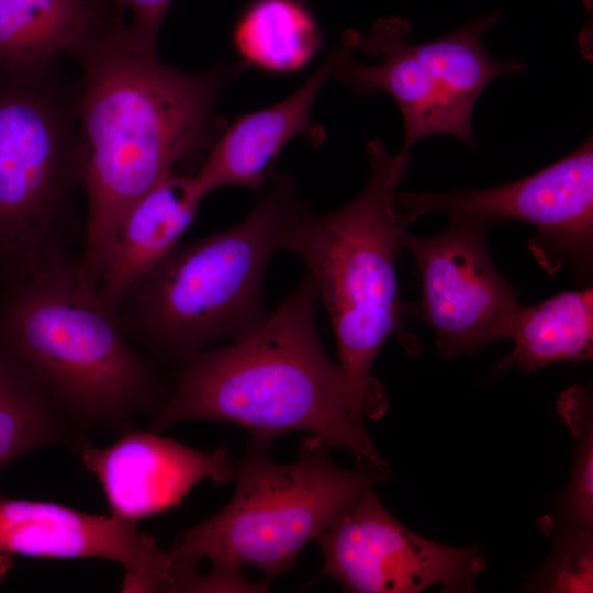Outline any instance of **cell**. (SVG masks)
Listing matches in <instances>:
<instances>
[{
	"instance_id": "13",
	"label": "cell",
	"mask_w": 593,
	"mask_h": 593,
	"mask_svg": "<svg viewBox=\"0 0 593 593\" xmlns=\"http://www.w3.org/2000/svg\"><path fill=\"white\" fill-rule=\"evenodd\" d=\"M75 451L98 480L111 514L134 522L177 506L204 479L221 484L234 474L227 448L199 451L150 429H127L107 447L85 440Z\"/></svg>"
},
{
	"instance_id": "4",
	"label": "cell",
	"mask_w": 593,
	"mask_h": 593,
	"mask_svg": "<svg viewBox=\"0 0 593 593\" xmlns=\"http://www.w3.org/2000/svg\"><path fill=\"white\" fill-rule=\"evenodd\" d=\"M0 346L80 433L127 430L138 415H154L168 394L154 362L128 340L97 289L80 279L76 261L7 286Z\"/></svg>"
},
{
	"instance_id": "7",
	"label": "cell",
	"mask_w": 593,
	"mask_h": 593,
	"mask_svg": "<svg viewBox=\"0 0 593 593\" xmlns=\"http://www.w3.org/2000/svg\"><path fill=\"white\" fill-rule=\"evenodd\" d=\"M329 450L310 436L293 462L278 463L267 456L268 447L250 444L234 468V496L216 515L177 536L168 549L174 561L194 574L208 560L212 573L243 588L253 585L240 575L243 567L259 569L266 580L288 570L309 541L388 479L387 468L339 467Z\"/></svg>"
},
{
	"instance_id": "2",
	"label": "cell",
	"mask_w": 593,
	"mask_h": 593,
	"mask_svg": "<svg viewBox=\"0 0 593 593\" xmlns=\"http://www.w3.org/2000/svg\"><path fill=\"white\" fill-rule=\"evenodd\" d=\"M318 293L307 272L250 334L203 350L179 368L149 429L183 422L242 425L250 444L307 432L346 449L362 466L387 468L355 411L339 363L324 351L316 324Z\"/></svg>"
},
{
	"instance_id": "11",
	"label": "cell",
	"mask_w": 593,
	"mask_h": 593,
	"mask_svg": "<svg viewBox=\"0 0 593 593\" xmlns=\"http://www.w3.org/2000/svg\"><path fill=\"white\" fill-rule=\"evenodd\" d=\"M0 552L36 558H102L124 570L123 592H177L168 549L118 515L53 502L0 497Z\"/></svg>"
},
{
	"instance_id": "19",
	"label": "cell",
	"mask_w": 593,
	"mask_h": 593,
	"mask_svg": "<svg viewBox=\"0 0 593 593\" xmlns=\"http://www.w3.org/2000/svg\"><path fill=\"white\" fill-rule=\"evenodd\" d=\"M85 438L33 376L0 346V473L45 446L74 450Z\"/></svg>"
},
{
	"instance_id": "16",
	"label": "cell",
	"mask_w": 593,
	"mask_h": 593,
	"mask_svg": "<svg viewBox=\"0 0 593 593\" xmlns=\"http://www.w3.org/2000/svg\"><path fill=\"white\" fill-rule=\"evenodd\" d=\"M116 7L112 0H0V64L67 54Z\"/></svg>"
},
{
	"instance_id": "1",
	"label": "cell",
	"mask_w": 593,
	"mask_h": 593,
	"mask_svg": "<svg viewBox=\"0 0 593 593\" xmlns=\"http://www.w3.org/2000/svg\"><path fill=\"white\" fill-rule=\"evenodd\" d=\"M78 64L85 240L76 261L97 288L115 234L131 206L176 165L204 158L220 135L214 105L245 67L187 72L142 46L114 9L68 52Z\"/></svg>"
},
{
	"instance_id": "6",
	"label": "cell",
	"mask_w": 593,
	"mask_h": 593,
	"mask_svg": "<svg viewBox=\"0 0 593 593\" xmlns=\"http://www.w3.org/2000/svg\"><path fill=\"white\" fill-rule=\"evenodd\" d=\"M78 79L57 58L0 64V277L7 284L67 261L82 189Z\"/></svg>"
},
{
	"instance_id": "22",
	"label": "cell",
	"mask_w": 593,
	"mask_h": 593,
	"mask_svg": "<svg viewBox=\"0 0 593 593\" xmlns=\"http://www.w3.org/2000/svg\"><path fill=\"white\" fill-rule=\"evenodd\" d=\"M556 539L557 550L541 571L538 588L548 592H592V532L564 534Z\"/></svg>"
},
{
	"instance_id": "21",
	"label": "cell",
	"mask_w": 593,
	"mask_h": 593,
	"mask_svg": "<svg viewBox=\"0 0 593 593\" xmlns=\"http://www.w3.org/2000/svg\"><path fill=\"white\" fill-rule=\"evenodd\" d=\"M559 412L578 438L570 484L555 518L544 521L548 535L592 532L593 526V419L591 401L583 389L572 388L559 400Z\"/></svg>"
},
{
	"instance_id": "24",
	"label": "cell",
	"mask_w": 593,
	"mask_h": 593,
	"mask_svg": "<svg viewBox=\"0 0 593 593\" xmlns=\"http://www.w3.org/2000/svg\"><path fill=\"white\" fill-rule=\"evenodd\" d=\"M12 556L0 552V581L12 567Z\"/></svg>"
},
{
	"instance_id": "17",
	"label": "cell",
	"mask_w": 593,
	"mask_h": 593,
	"mask_svg": "<svg viewBox=\"0 0 593 593\" xmlns=\"http://www.w3.org/2000/svg\"><path fill=\"white\" fill-rule=\"evenodd\" d=\"M511 339L513 351L501 367L536 371L558 362L593 357V289L586 287L521 306Z\"/></svg>"
},
{
	"instance_id": "3",
	"label": "cell",
	"mask_w": 593,
	"mask_h": 593,
	"mask_svg": "<svg viewBox=\"0 0 593 593\" xmlns=\"http://www.w3.org/2000/svg\"><path fill=\"white\" fill-rule=\"evenodd\" d=\"M311 210L287 174L236 226L179 244L125 296L115 318L142 351L179 368L222 342L239 339L269 316L267 266Z\"/></svg>"
},
{
	"instance_id": "10",
	"label": "cell",
	"mask_w": 593,
	"mask_h": 593,
	"mask_svg": "<svg viewBox=\"0 0 593 593\" xmlns=\"http://www.w3.org/2000/svg\"><path fill=\"white\" fill-rule=\"evenodd\" d=\"M316 541L323 574L348 592L416 593L433 585L445 592H472L485 568L474 547L428 540L402 525L366 490Z\"/></svg>"
},
{
	"instance_id": "14",
	"label": "cell",
	"mask_w": 593,
	"mask_h": 593,
	"mask_svg": "<svg viewBox=\"0 0 593 593\" xmlns=\"http://www.w3.org/2000/svg\"><path fill=\"white\" fill-rule=\"evenodd\" d=\"M334 63L332 52L292 94L235 119L220 133L193 175L204 198L223 187L259 190L289 141L299 135L316 136L311 113L321 89L333 77Z\"/></svg>"
},
{
	"instance_id": "12",
	"label": "cell",
	"mask_w": 593,
	"mask_h": 593,
	"mask_svg": "<svg viewBox=\"0 0 593 593\" xmlns=\"http://www.w3.org/2000/svg\"><path fill=\"white\" fill-rule=\"evenodd\" d=\"M410 23L398 16L377 21L367 35L348 31L333 51V77L358 94L385 92L404 123L402 152L435 134H451L475 146L473 108L450 94L409 43Z\"/></svg>"
},
{
	"instance_id": "15",
	"label": "cell",
	"mask_w": 593,
	"mask_h": 593,
	"mask_svg": "<svg viewBox=\"0 0 593 593\" xmlns=\"http://www.w3.org/2000/svg\"><path fill=\"white\" fill-rule=\"evenodd\" d=\"M203 199L193 176L174 170L131 206L97 284L110 313L115 316L132 289L180 244Z\"/></svg>"
},
{
	"instance_id": "9",
	"label": "cell",
	"mask_w": 593,
	"mask_h": 593,
	"mask_svg": "<svg viewBox=\"0 0 593 593\" xmlns=\"http://www.w3.org/2000/svg\"><path fill=\"white\" fill-rule=\"evenodd\" d=\"M491 227L477 219L450 216L433 236L403 230L400 245L421 273L416 313L433 329L441 355L473 354L491 342L511 339L522 305L518 291L495 268L485 235Z\"/></svg>"
},
{
	"instance_id": "18",
	"label": "cell",
	"mask_w": 593,
	"mask_h": 593,
	"mask_svg": "<svg viewBox=\"0 0 593 593\" xmlns=\"http://www.w3.org/2000/svg\"><path fill=\"white\" fill-rule=\"evenodd\" d=\"M232 42L244 67L290 75L310 64L323 45V36L301 1L255 0L237 19Z\"/></svg>"
},
{
	"instance_id": "20",
	"label": "cell",
	"mask_w": 593,
	"mask_h": 593,
	"mask_svg": "<svg viewBox=\"0 0 593 593\" xmlns=\"http://www.w3.org/2000/svg\"><path fill=\"white\" fill-rule=\"evenodd\" d=\"M497 19L496 13H491L437 40L413 44L416 56L432 69L441 86L473 109L494 78L516 76L526 70L519 59L496 61L485 51L481 36Z\"/></svg>"
},
{
	"instance_id": "8",
	"label": "cell",
	"mask_w": 593,
	"mask_h": 593,
	"mask_svg": "<svg viewBox=\"0 0 593 593\" xmlns=\"http://www.w3.org/2000/svg\"><path fill=\"white\" fill-rule=\"evenodd\" d=\"M393 208L404 225L440 211L468 216L491 228L506 221L533 225L530 250L550 273L571 265L589 278L593 261V139L523 179L497 187L447 193L394 192Z\"/></svg>"
},
{
	"instance_id": "5",
	"label": "cell",
	"mask_w": 593,
	"mask_h": 593,
	"mask_svg": "<svg viewBox=\"0 0 593 593\" xmlns=\"http://www.w3.org/2000/svg\"><path fill=\"white\" fill-rule=\"evenodd\" d=\"M367 153L370 174L361 192L334 212L310 211L283 244L305 262L314 280L360 418L370 399L374 360L401 323L395 257L406 225L392 199L411 158L409 152L391 155L378 139L367 144Z\"/></svg>"
},
{
	"instance_id": "23",
	"label": "cell",
	"mask_w": 593,
	"mask_h": 593,
	"mask_svg": "<svg viewBox=\"0 0 593 593\" xmlns=\"http://www.w3.org/2000/svg\"><path fill=\"white\" fill-rule=\"evenodd\" d=\"M122 10H128L127 24L134 38L144 47L156 49L158 34L174 0H112Z\"/></svg>"
}]
</instances>
